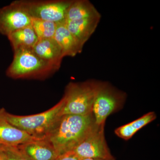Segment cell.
Listing matches in <instances>:
<instances>
[{
	"mask_svg": "<svg viewBox=\"0 0 160 160\" xmlns=\"http://www.w3.org/2000/svg\"><path fill=\"white\" fill-rule=\"evenodd\" d=\"M81 158L73 151L66 152L59 155L55 160H81Z\"/></svg>",
	"mask_w": 160,
	"mask_h": 160,
	"instance_id": "obj_19",
	"label": "cell"
},
{
	"mask_svg": "<svg viewBox=\"0 0 160 160\" xmlns=\"http://www.w3.org/2000/svg\"><path fill=\"white\" fill-rule=\"evenodd\" d=\"M156 118V113L153 112H150L131 122L118 127L115 130V133L121 138L125 140H129L140 129L154 121Z\"/></svg>",
	"mask_w": 160,
	"mask_h": 160,
	"instance_id": "obj_16",
	"label": "cell"
},
{
	"mask_svg": "<svg viewBox=\"0 0 160 160\" xmlns=\"http://www.w3.org/2000/svg\"><path fill=\"white\" fill-rule=\"evenodd\" d=\"M0 160H7L6 153L4 150L0 152Z\"/></svg>",
	"mask_w": 160,
	"mask_h": 160,
	"instance_id": "obj_20",
	"label": "cell"
},
{
	"mask_svg": "<svg viewBox=\"0 0 160 160\" xmlns=\"http://www.w3.org/2000/svg\"><path fill=\"white\" fill-rule=\"evenodd\" d=\"M7 160H31L22 152L18 146L4 147Z\"/></svg>",
	"mask_w": 160,
	"mask_h": 160,
	"instance_id": "obj_18",
	"label": "cell"
},
{
	"mask_svg": "<svg viewBox=\"0 0 160 160\" xmlns=\"http://www.w3.org/2000/svg\"><path fill=\"white\" fill-rule=\"evenodd\" d=\"M126 99V94L109 83L99 82L92 107L95 123L105 124L107 117L119 109Z\"/></svg>",
	"mask_w": 160,
	"mask_h": 160,
	"instance_id": "obj_6",
	"label": "cell"
},
{
	"mask_svg": "<svg viewBox=\"0 0 160 160\" xmlns=\"http://www.w3.org/2000/svg\"><path fill=\"white\" fill-rule=\"evenodd\" d=\"M101 14L88 0H72L67 10L66 21H74L100 17Z\"/></svg>",
	"mask_w": 160,
	"mask_h": 160,
	"instance_id": "obj_14",
	"label": "cell"
},
{
	"mask_svg": "<svg viewBox=\"0 0 160 160\" xmlns=\"http://www.w3.org/2000/svg\"><path fill=\"white\" fill-rule=\"evenodd\" d=\"M32 20L13 1L0 9V33L8 37L18 29L31 26Z\"/></svg>",
	"mask_w": 160,
	"mask_h": 160,
	"instance_id": "obj_8",
	"label": "cell"
},
{
	"mask_svg": "<svg viewBox=\"0 0 160 160\" xmlns=\"http://www.w3.org/2000/svg\"><path fill=\"white\" fill-rule=\"evenodd\" d=\"M6 112L4 108L0 109V145L4 147L17 146L39 139L12 125L6 119Z\"/></svg>",
	"mask_w": 160,
	"mask_h": 160,
	"instance_id": "obj_9",
	"label": "cell"
},
{
	"mask_svg": "<svg viewBox=\"0 0 160 160\" xmlns=\"http://www.w3.org/2000/svg\"><path fill=\"white\" fill-rule=\"evenodd\" d=\"M105 125L95 124L86 137L72 151L81 159L91 158L114 160L105 139Z\"/></svg>",
	"mask_w": 160,
	"mask_h": 160,
	"instance_id": "obj_7",
	"label": "cell"
},
{
	"mask_svg": "<svg viewBox=\"0 0 160 160\" xmlns=\"http://www.w3.org/2000/svg\"><path fill=\"white\" fill-rule=\"evenodd\" d=\"M58 70L38 56L32 49L14 52L12 62L6 71L11 78L44 79Z\"/></svg>",
	"mask_w": 160,
	"mask_h": 160,
	"instance_id": "obj_2",
	"label": "cell"
},
{
	"mask_svg": "<svg viewBox=\"0 0 160 160\" xmlns=\"http://www.w3.org/2000/svg\"><path fill=\"white\" fill-rule=\"evenodd\" d=\"M53 38L61 47L64 57L75 56L82 50V47L70 33L65 22L58 24Z\"/></svg>",
	"mask_w": 160,
	"mask_h": 160,
	"instance_id": "obj_13",
	"label": "cell"
},
{
	"mask_svg": "<svg viewBox=\"0 0 160 160\" xmlns=\"http://www.w3.org/2000/svg\"><path fill=\"white\" fill-rule=\"evenodd\" d=\"M58 24L50 21L32 19L31 26L38 39L54 38Z\"/></svg>",
	"mask_w": 160,
	"mask_h": 160,
	"instance_id": "obj_17",
	"label": "cell"
},
{
	"mask_svg": "<svg viewBox=\"0 0 160 160\" xmlns=\"http://www.w3.org/2000/svg\"><path fill=\"white\" fill-rule=\"evenodd\" d=\"M101 17L74 21H66L65 24L70 33L81 46L84 45L97 28Z\"/></svg>",
	"mask_w": 160,
	"mask_h": 160,
	"instance_id": "obj_12",
	"label": "cell"
},
{
	"mask_svg": "<svg viewBox=\"0 0 160 160\" xmlns=\"http://www.w3.org/2000/svg\"><path fill=\"white\" fill-rule=\"evenodd\" d=\"M99 82L88 81L70 82L66 87L64 104L59 116L64 115L88 116L92 114V107Z\"/></svg>",
	"mask_w": 160,
	"mask_h": 160,
	"instance_id": "obj_3",
	"label": "cell"
},
{
	"mask_svg": "<svg viewBox=\"0 0 160 160\" xmlns=\"http://www.w3.org/2000/svg\"><path fill=\"white\" fill-rule=\"evenodd\" d=\"M81 160H109L102 159L91 158H82Z\"/></svg>",
	"mask_w": 160,
	"mask_h": 160,
	"instance_id": "obj_21",
	"label": "cell"
},
{
	"mask_svg": "<svg viewBox=\"0 0 160 160\" xmlns=\"http://www.w3.org/2000/svg\"><path fill=\"white\" fill-rule=\"evenodd\" d=\"M72 1L17 0L14 2L29 15L32 19L44 20L59 24L65 22L66 12Z\"/></svg>",
	"mask_w": 160,
	"mask_h": 160,
	"instance_id": "obj_5",
	"label": "cell"
},
{
	"mask_svg": "<svg viewBox=\"0 0 160 160\" xmlns=\"http://www.w3.org/2000/svg\"><path fill=\"white\" fill-rule=\"evenodd\" d=\"M32 49L42 59L59 69L64 56L61 47L54 38L39 39Z\"/></svg>",
	"mask_w": 160,
	"mask_h": 160,
	"instance_id": "obj_10",
	"label": "cell"
},
{
	"mask_svg": "<svg viewBox=\"0 0 160 160\" xmlns=\"http://www.w3.org/2000/svg\"><path fill=\"white\" fill-rule=\"evenodd\" d=\"M4 146L0 145V152L4 150Z\"/></svg>",
	"mask_w": 160,
	"mask_h": 160,
	"instance_id": "obj_22",
	"label": "cell"
},
{
	"mask_svg": "<svg viewBox=\"0 0 160 160\" xmlns=\"http://www.w3.org/2000/svg\"><path fill=\"white\" fill-rule=\"evenodd\" d=\"M64 104L62 98L60 102L48 110L38 114L21 116L6 111V119L15 126L38 139L45 138L59 116Z\"/></svg>",
	"mask_w": 160,
	"mask_h": 160,
	"instance_id": "obj_4",
	"label": "cell"
},
{
	"mask_svg": "<svg viewBox=\"0 0 160 160\" xmlns=\"http://www.w3.org/2000/svg\"><path fill=\"white\" fill-rule=\"evenodd\" d=\"M13 52L32 49L39 39L31 26L18 29L8 37Z\"/></svg>",
	"mask_w": 160,
	"mask_h": 160,
	"instance_id": "obj_15",
	"label": "cell"
},
{
	"mask_svg": "<svg viewBox=\"0 0 160 160\" xmlns=\"http://www.w3.org/2000/svg\"><path fill=\"white\" fill-rule=\"evenodd\" d=\"M17 146L31 160H55L59 155L54 147L45 138L34 140Z\"/></svg>",
	"mask_w": 160,
	"mask_h": 160,
	"instance_id": "obj_11",
	"label": "cell"
},
{
	"mask_svg": "<svg viewBox=\"0 0 160 160\" xmlns=\"http://www.w3.org/2000/svg\"><path fill=\"white\" fill-rule=\"evenodd\" d=\"M93 114L64 115L59 117L45 138L59 155L72 151L94 126Z\"/></svg>",
	"mask_w": 160,
	"mask_h": 160,
	"instance_id": "obj_1",
	"label": "cell"
}]
</instances>
